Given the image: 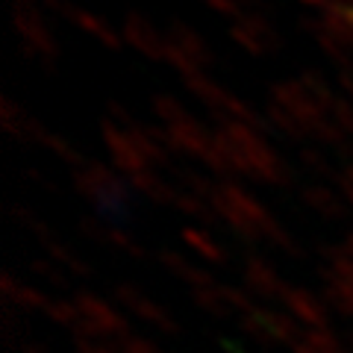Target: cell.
<instances>
[{"instance_id": "6da1fadb", "label": "cell", "mask_w": 353, "mask_h": 353, "mask_svg": "<svg viewBox=\"0 0 353 353\" xmlns=\"http://www.w3.org/2000/svg\"><path fill=\"white\" fill-rule=\"evenodd\" d=\"M165 59L174 62L185 77H194V74H206L209 50L197 32L174 27L168 36H165Z\"/></svg>"}, {"instance_id": "7a4b0ae2", "label": "cell", "mask_w": 353, "mask_h": 353, "mask_svg": "<svg viewBox=\"0 0 353 353\" xmlns=\"http://www.w3.org/2000/svg\"><path fill=\"white\" fill-rule=\"evenodd\" d=\"M71 327L83 330V333H92V336H124L121 315L112 306L92 301V297H83V301L77 303V315H74Z\"/></svg>"}, {"instance_id": "3957f363", "label": "cell", "mask_w": 353, "mask_h": 353, "mask_svg": "<svg viewBox=\"0 0 353 353\" xmlns=\"http://www.w3.org/2000/svg\"><path fill=\"white\" fill-rule=\"evenodd\" d=\"M285 312L306 330H327V309L303 289H289L283 297Z\"/></svg>"}, {"instance_id": "277c9868", "label": "cell", "mask_w": 353, "mask_h": 353, "mask_svg": "<svg viewBox=\"0 0 353 353\" xmlns=\"http://www.w3.org/2000/svg\"><path fill=\"white\" fill-rule=\"evenodd\" d=\"M245 280L253 292H259L265 297H285V285L280 283L277 277V271L271 268L268 262H262V259H250L248 262V271H245Z\"/></svg>"}, {"instance_id": "5b68a950", "label": "cell", "mask_w": 353, "mask_h": 353, "mask_svg": "<svg viewBox=\"0 0 353 353\" xmlns=\"http://www.w3.org/2000/svg\"><path fill=\"white\" fill-rule=\"evenodd\" d=\"M233 39L241 41L253 53H262L265 48H271V30L259 18H245V15H241L233 24Z\"/></svg>"}, {"instance_id": "8992f818", "label": "cell", "mask_w": 353, "mask_h": 353, "mask_svg": "<svg viewBox=\"0 0 353 353\" xmlns=\"http://www.w3.org/2000/svg\"><path fill=\"white\" fill-rule=\"evenodd\" d=\"M127 39L136 50H141L145 57H165V36H159L148 21L132 18L127 24Z\"/></svg>"}, {"instance_id": "52a82bcc", "label": "cell", "mask_w": 353, "mask_h": 353, "mask_svg": "<svg viewBox=\"0 0 353 353\" xmlns=\"http://www.w3.org/2000/svg\"><path fill=\"white\" fill-rule=\"evenodd\" d=\"M121 301H124L127 309H132V312L141 315L150 324H168V315H165L153 301H148L145 294H139V292H132V289H121Z\"/></svg>"}, {"instance_id": "ba28073f", "label": "cell", "mask_w": 353, "mask_h": 353, "mask_svg": "<svg viewBox=\"0 0 353 353\" xmlns=\"http://www.w3.org/2000/svg\"><path fill=\"white\" fill-rule=\"evenodd\" d=\"M330 294H333V301L345 309V312H353V277H336L333 274Z\"/></svg>"}, {"instance_id": "9c48e42d", "label": "cell", "mask_w": 353, "mask_h": 353, "mask_svg": "<svg viewBox=\"0 0 353 353\" xmlns=\"http://www.w3.org/2000/svg\"><path fill=\"white\" fill-rule=\"evenodd\" d=\"M185 241L201 253V256H206V259H221V248L215 245L212 239H206L203 233H194V230H185Z\"/></svg>"}, {"instance_id": "30bf717a", "label": "cell", "mask_w": 353, "mask_h": 353, "mask_svg": "<svg viewBox=\"0 0 353 353\" xmlns=\"http://www.w3.org/2000/svg\"><path fill=\"white\" fill-rule=\"evenodd\" d=\"M309 203H312L318 212H324V215H336V212H339V203L333 201L330 189H315V192H309Z\"/></svg>"}, {"instance_id": "8fae6325", "label": "cell", "mask_w": 353, "mask_h": 353, "mask_svg": "<svg viewBox=\"0 0 353 353\" xmlns=\"http://www.w3.org/2000/svg\"><path fill=\"white\" fill-rule=\"evenodd\" d=\"M121 353H162L157 345H150L148 339H136V336H124V347Z\"/></svg>"}, {"instance_id": "7c38bea8", "label": "cell", "mask_w": 353, "mask_h": 353, "mask_svg": "<svg viewBox=\"0 0 353 353\" xmlns=\"http://www.w3.org/2000/svg\"><path fill=\"white\" fill-rule=\"evenodd\" d=\"M339 189H341V194L347 197V201L353 203V168H345L339 174Z\"/></svg>"}, {"instance_id": "4fadbf2b", "label": "cell", "mask_w": 353, "mask_h": 353, "mask_svg": "<svg viewBox=\"0 0 353 353\" xmlns=\"http://www.w3.org/2000/svg\"><path fill=\"white\" fill-rule=\"evenodd\" d=\"M203 3L215 6L218 12H236V15H239V6H236V0H203Z\"/></svg>"}, {"instance_id": "5bb4252c", "label": "cell", "mask_w": 353, "mask_h": 353, "mask_svg": "<svg viewBox=\"0 0 353 353\" xmlns=\"http://www.w3.org/2000/svg\"><path fill=\"white\" fill-rule=\"evenodd\" d=\"M303 3H309V6H321V9H327V6H330L327 0H303Z\"/></svg>"}, {"instance_id": "9a60e30c", "label": "cell", "mask_w": 353, "mask_h": 353, "mask_svg": "<svg viewBox=\"0 0 353 353\" xmlns=\"http://www.w3.org/2000/svg\"><path fill=\"white\" fill-rule=\"evenodd\" d=\"M85 353H112V350H101V347H94V350H85Z\"/></svg>"}]
</instances>
